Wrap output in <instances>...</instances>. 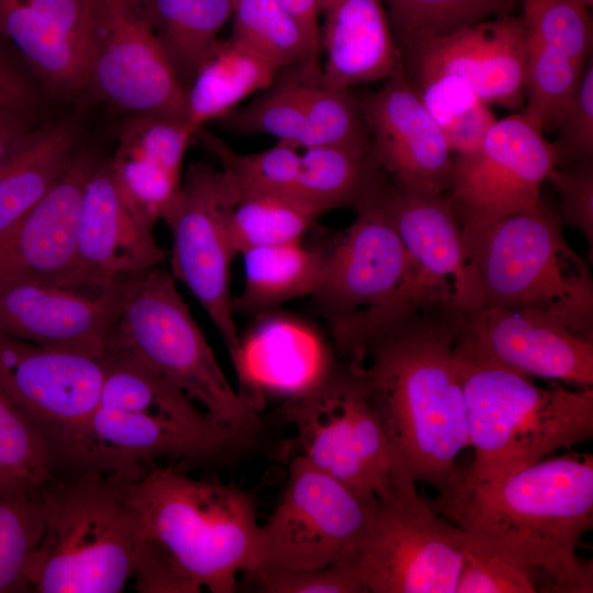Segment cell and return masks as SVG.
Wrapping results in <instances>:
<instances>
[{"instance_id": "26", "label": "cell", "mask_w": 593, "mask_h": 593, "mask_svg": "<svg viewBox=\"0 0 593 593\" xmlns=\"http://www.w3.org/2000/svg\"><path fill=\"white\" fill-rule=\"evenodd\" d=\"M321 81L350 89L404 71L382 0H321Z\"/></svg>"}, {"instance_id": "48", "label": "cell", "mask_w": 593, "mask_h": 593, "mask_svg": "<svg viewBox=\"0 0 593 593\" xmlns=\"http://www.w3.org/2000/svg\"><path fill=\"white\" fill-rule=\"evenodd\" d=\"M36 123L35 113L0 108V165Z\"/></svg>"}, {"instance_id": "20", "label": "cell", "mask_w": 593, "mask_h": 593, "mask_svg": "<svg viewBox=\"0 0 593 593\" xmlns=\"http://www.w3.org/2000/svg\"><path fill=\"white\" fill-rule=\"evenodd\" d=\"M100 160L79 149L54 187L0 235V289L19 283L68 288L82 195Z\"/></svg>"}, {"instance_id": "27", "label": "cell", "mask_w": 593, "mask_h": 593, "mask_svg": "<svg viewBox=\"0 0 593 593\" xmlns=\"http://www.w3.org/2000/svg\"><path fill=\"white\" fill-rule=\"evenodd\" d=\"M79 134L71 118L36 123L0 165V235L63 176L79 150Z\"/></svg>"}, {"instance_id": "12", "label": "cell", "mask_w": 593, "mask_h": 593, "mask_svg": "<svg viewBox=\"0 0 593 593\" xmlns=\"http://www.w3.org/2000/svg\"><path fill=\"white\" fill-rule=\"evenodd\" d=\"M238 201L235 186L222 169L194 161L188 166L180 193L163 217L172 236L171 275L192 292L210 316L236 372L240 339L230 293V266L237 254L228 220Z\"/></svg>"}, {"instance_id": "22", "label": "cell", "mask_w": 593, "mask_h": 593, "mask_svg": "<svg viewBox=\"0 0 593 593\" xmlns=\"http://www.w3.org/2000/svg\"><path fill=\"white\" fill-rule=\"evenodd\" d=\"M381 199L415 271L429 284L449 293L455 309H481V286L449 197L406 189L388 178Z\"/></svg>"}, {"instance_id": "31", "label": "cell", "mask_w": 593, "mask_h": 593, "mask_svg": "<svg viewBox=\"0 0 593 593\" xmlns=\"http://www.w3.org/2000/svg\"><path fill=\"white\" fill-rule=\"evenodd\" d=\"M149 23L184 90L217 43L235 0H142Z\"/></svg>"}, {"instance_id": "50", "label": "cell", "mask_w": 593, "mask_h": 593, "mask_svg": "<svg viewBox=\"0 0 593 593\" xmlns=\"http://www.w3.org/2000/svg\"><path fill=\"white\" fill-rule=\"evenodd\" d=\"M582 1L584 4H586L588 7L591 5L593 3V0H580Z\"/></svg>"}, {"instance_id": "44", "label": "cell", "mask_w": 593, "mask_h": 593, "mask_svg": "<svg viewBox=\"0 0 593 593\" xmlns=\"http://www.w3.org/2000/svg\"><path fill=\"white\" fill-rule=\"evenodd\" d=\"M528 573L466 540L456 593H535Z\"/></svg>"}, {"instance_id": "49", "label": "cell", "mask_w": 593, "mask_h": 593, "mask_svg": "<svg viewBox=\"0 0 593 593\" xmlns=\"http://www.w3.org/2000/svg\"><path fill=\"white\" fill-rule=\"evenodd\" d=\"M302 27L313 52L321 57L318 16L321 0H280Z\"/></svg>"}, {"instance_id": "7", "label": "cell", "mask_w": 593, "mask_h": 593, "mask_svg": "<svg viewBox=\"0 0 593 593\" xmlns=\"http://www.w3.org/2000/svg\"><path fill=\"white\" fill-rule=\"evenodd\" d=\"M483 306L534 311L593 338V280L558 213H515L462 230Z\"/></svg>"}, {"instance_id": "2", "label": "cell", "mask_w": 593, "mask_h": 593, "mask_svg": "<svg viewBox=\"0 0 593 593\" xmlns=\"http://www.w3.org/2000/svg\"><path fill=\"white\" fill-rule=\"evenodd\" d=\"M429 503L469 544L528 573L536 592H593V564L578 557L593 527L592 455L542 459L492 482L459 471Z\"/></svg>"}, {"instance_id": "28", "label": "cell", "mask_w": 593, "mask_h": 593, "mask_svg": "<svg viewBox=\"0 0 593 593\" xmlns=\"http://www.w3.org/2000/svg\"><path fill=\"white\" fill-rule=\"evenodd\" d=\"M279 70L244 44L219 40L186 91V124L193 133L221 120L248 96L266 89Z\"/></svg>"}, {"instance_id": "34", "label": "cell", "mask_w": 593, "mask_h": 593, "mask_svg": "<svg viewBox=\"0 0 593 593\" xmlns=\"http://www.w3.org/2000/svg\"><path fill=\"white\" fill-rule=\"evenodd\" d=\"M57 465L47 437L0 387V490L40 493Z\"/></svg>"}, {"instance_id": "11", "label": "cell", "mask_w": 593, "mask_h": 593, "mask_svg": "<svg viewBox=\"0 0 593 593\" xmlns=\"http://www.w3.org/2000/svg\"><path fill=\"white\" fill-rule=\"evenodd\" d=\"M283 415L295 427L298 455L359 493L377 496L396 470L380 418L349 366L333 367L289 399Z\"/></svg>"}, {"instance_id": "16", "label": "cell", "mask_w": 593, "mask_h": 593, "mask_svg": "<svg viewBox=\"0 0 593 593\" xmlns=\"http://www.w3.org/2000/svg\"><path fill=\"white\" fill-rule=\"evenodd\" d=\"M381 188L355 210L356 219L346 230L320 247L322 270L312 296L331 321L385 304L409 272L411 258L382 202Z\"/></svg>"}, {"instance_id": "10", "label": "cell", "mask_w": 593, "mask_h": 593, "mask_svg": "<svg viewBox=\"0 0 593 593\" xmlns=\"http://www.w3.org/2000/svg\"><path fill=\"white\" fill-rule=\"evenodd\" d=\"M288 469L279 502L260 525L255 569L353 563L370 526L377 496L353 490L301 455Z\"/></svg>"}, {"instance_id": "15", "label": "cell", "mask_w": 593, "mask_h": 593, "mask_svg": "<svg viewBox=\"0 0 593 593\" xmlns=\"http://www.w3.org/2000/svg\"><path fill=\"white\" fill-rule=\"evenodd\" d=\"M102 380L101 359L0 333V387L44 433L57 459L94 411Z\"/></svg>"}, {"instance_id": "17", "label": "cell", "mask_w": 593, "mask_h": 593, "mask_svg": "<svg viewBox=\"0 0 593 593\" xmlns=\"http://www.w3.org/2000/svg\"><path fill=\"white\" fill-rule=\"evenodd\" d=\"M154 227L125 199L109 161L100 160L85 187L68 288L100 291L159 266L166 251Z\"/></svg>"}, {"instance_id": "14", "label": "cell", "mask_w": 593, "mask_h": 593, "mask_svg": "<svg viewBox=\"0 0 593 593\" xmlns=\"http://www.w3.org/2000/svg\"><path fill=\"white\" fill-rule=\"evenodd\" d=\"M452 157L449 199L462 230L542 209L540 186L559 160L523 113L496 120L479 148Z\"/></svg>"}, {"instance_id": "37", "label": "cell", "mask_w": 593, "mask_h": 593, "mask_svg": "<svg viewBox=\"0 0 593 593\" xmlns=\"http://www.w3.org/2000/svg\"><path fill=\"white\" fill-rule=\"evenodd\" d=\"M321 214L291 193H266L239 199L228 230L235 253L301 240Z\"/></svg>"}, {"instance_id": "6", "label": "cell", "mask_w": 593, "mask_h": 593, "mask_svg": "<svg viewBox=\"0 0 593 593\" xmlns=\"http://www.w3.org/2000/svg\"><path fill=\"white\" fill-rule=\"evenodd\" d=\"M130 477L72 469L40 491L44 532L26 564L29 592H122L141 540Z\"/></svg>"}, {"instance_id": "29", "label": "cell", "mask_w": 593, "mask_h": 593, "mask_svg": "<svg viewBox=\"0 0 593 593\" xmlns=\"http://www.w3.org/2000/svg\"><path fill=\"white\" fill-rule=\"evenodd\" d=\"M387 178L372 142L365 146L311 147L301 154L293 195L321 215L345 206L356 210Z\"/></svg>"}, {"instance_id": "38", "label": "cell", "mask_w": 593, "mask_h": 593, "mask_svg": "<svg viewBox=\"0 0 593 593\" xmlns=\"http://www.w3.org/2000/svg\"><path fill=\"white\" fill-rule=\"evenodd\" d=\"M193 138L220 160L221 169L235 186L239 199L266 193L293 194L301 157L296 148L277 143L262 152L239 154L205 125L193 132Z\"/></svg>"}, {"instance_id": "42", "label": "cell", "mask_w": 593, "mask_h": 593, "mask_svg": "<svg viewBox=\"0 0 593 593\" xmlns=\"http://www.w3.org/2000/svg\"><path fill=\"white\" fill-rule=\"evenodd\" d=\"M529 40L572 59L586 63L593 45L592 20L580 0H518Z\"/></svg>"}, {"instance_id": "23", "label": "cell", "mask_w": 593, "mask_h": 593, "mask_svg": "<svg viewBox=\"0 0 593 593\" xmlns=\"http://www.w3.org/2000/svg\"><path fill=\"white\" fill-rule=\"evenodd\" d=\"M465 328L489 356L528 377L593 384V338L534 311L484 306L463 312Z\"/></svg>"}, {"instance_id": "1", "label": "cell", "mask_w": 593, "mask_h": 593, "mask_svg": "<svg viewBox=\"0 0 593 593\" xmlns=\"http://www.w3.org/2000/svg\"><path fill=\"white\" fill-rule=\"evenodd\" d=\"M461 311L414 310L365 333L348 366L383 426L396 470L444 490L469 447L467 410L455 361Z\"/></svg>"}, {"instance_id": "33", "label": "cell", "mask_w": 593, "mask_h": 593, "mask_svg": "<svg viewBox=\"0 0 593 593\" xmlns=\"http://www.w3.org/2000/svg\"><path fill=\"white\" fill-rule=\"evenodd\" d=\"M405 77L441 131L452 155L479 148L496 119L489 104L471 87L444 72H418Z\"/></svg>"}, {"instance_id": "35", "label": "cell", "mask_w": 593, "mask_h": 593, "mask_svg": "<svg viewBox=\"0 0 593 593\" xmlns=\"http://www.w3.org/2000/svg\"><path fill=\"white\" fill-rule=\"evenodd\" d=\"M401 51L510 14L518 0H382Z\"/></svg>"}, {"instance_id": "19", "label": "cell", "mask_w": 593, "mask_h": 593, "mask_svg": "<svg viewBox=\"0 0 593 593\" xmlns=\"http://www.w3.org/2000/svg\"><path fill=\"white\" fill-rule=\"evenodd\" d=\"M527 48L523 21L510 13L425 41L401 56L405 75L449 74L486 104L522 110Z\"/></svg>"}, {"instance_id": "30", "label": "cell", "mask_w": 593, "mask_h": 593, "mask_svg": "<svg viewBox=\"0 0 593 593\" xmlns=\"http://www.w3.org/2000/svg\"><path fill=\"white\" fill-rule=\"evenodd\" d=\"M244 287L233 300L234 312L261 314L295 298L313 295L322 270L320 247L295 240L255 247L240 254Z\"/></svg>"}, {"instance_id": "36", "label": "cell", "mask_w": 593, "mask_h": 593, "mask_svg": "<svg viewBox=\"0 0 593 593\" xmlns=\"http://www.w3.org/2000/svg\"><path fill=\"white\" fill-rule=\"evenodd\" d=\"M312 79L320 78L310 77L300 65L281 68L258 97L221 121L231 131L269 134L278 143L296 148L303 130L306 86Z\"/></svg>"}, {"instance_id": "5", "label": "cell", "mask_w": 593, "mask_h": 593, "mask_svg": "<svg viewBox=\"0 0 593 593\" xmlns=\"http://www.w3.org/2000/svg\"><path fill=\"white\" fill-rule=\"evenodd\" d=\"M455 361L467 410L470 482H492L593 437V389L541 388L483 351L460 313Z\"/></svg>"}, {"instance_id": "47", "label": "cell", "mask_w": 593, "mask_h": 593, "mask_svg": "<svg viewBox=\"0 0 593 593\" xmlns=\"http://www.w3.org/2000/svg\"><path fill=\"white\" fill-rule=\"evenodd\" d=\"M40 87L16 51L0 35V108L36 113Z\"/></svg>"}, {"instance_id": "43", "label": "cell", "mask_w": 593, "mask_h": 593, "mask_svg": "<svg viewBox=\"0 0 593 593\" xmlns=\"http://www.w3.org/2000/svg\"><path fill=\"white\" fill-rule=\"evenodd\" d=\"M254 588L262 593H366L351 563L315 569L264 568L246 572Z\"/></svg>"}, {"instance_id": "13", "label": "cell", "mask_w": 593, "mask_h": 593, "mask_svg": "<svg viewBox=\"0 0 593 593\" xmlns=\"http://www.w3.org/2000/svg\"><path fill=\"white\" fill-rule=\"evenodd\" d=\"M86 92L128 115L186 121V90L142 0H91Z\"/></svg>"}, {"instance_id": "40", "label": "cell", "mask_w": 593, "mask_h": 593, "mask_svg": "<svg viewBox=\"0 0 593 593\" xmlns=\"http://www.w3.org/2000/svg\"><path fill=\"white\" fill-rule=\"evenodd\" d=\"M357 96L320 79L307 82L304 122L296 148L370 145Z\"/></svg>"}, {"instance_id": "18", "label": "cell", "mask_w": 593, "mask_h": 593, "mask_svg": "<svg viewBox=\"0 0 593 593\" xmlns=\"http://www.w3.org/2000/svg\"><path fill=\"white\" fill-rule=\"evenodd\" d=\"M357 100L389 179L406 189L444 194L451 183L452 153L404 71Z\"/></svg>"}, {"instance_id": "4", "label": "cell", "mask_w": 593, "mask_h": 593, "mask_svg": "<svg viewBox=\"0 0 593 593\" xmlns=\"http://www.w3.org/2000/svg\"><path fill=\"white\" fill-rule=\"evenodd\" d=\"M98 404L58 456L59 465L141 474L159 459L228 457L256 437L215 422L180 389L130 355L107 349Z\"/></svg>"}, {"instance_id": "41", "label": "cell", "mask_w": 593, "mask_h": 593, "mask_svg": "<svg viewBox=\"0 0 593 593\" xmlns=\"http://www.w3.org/2000/svg\"><path fill=\"white\" fill-rule=\"evenodd\" d=\"M43 532L40 493L0 490V593L29 592L26 564Z\"/></svg>"}, {"instance_id": "9", "label": "cell", "mask_w": 593, "mask_h": 593, "mask_svg": "<svg viewBox=\"0 0 593 593\" xmlns=\"http://www.w3.org/2000/svg\"><path fill=\"white\" fill-rule=\"evenodd\" d=\"M465 535L395 470L353 566L371 593H456Z\"/></svg>"}, {"instance_id": "24", "label": "cell", "mask_w": 593, "mask_h": 593, "mask_svg": "<svg viewBox=\"0 0 593 593\" xmlns=\"http://www.w3.org/2000/svg\"><path fill=\"white\" fill-rule=\"evenodd\" d=\"M90 18L91 0H0V35L61 98L86 92Z\"/></svg>"}, {"instance_id": "25", "label": "cell", "mask_w": 593, "mask_h": 593, "mask_svg": "<svg viewBox=\"0 0 593 593\" xmlns=\"http://www.w3.org/2000/svg\"><path fill=\"white\" fill-rule=\"evenodd\" d=\"M193 133L184 120L128 115L108 160L130 204L150 223L163 220L182 186V163Z\"/></svg>"}, {"instance_id": "45", "label": "cell", "mask_w": 593, "mask_h": 593, "mask_svg": "<svg viewBox=\"0 0 593 593\" xmlns=\"http://www.w3.org/2000/svg\"><path fill=\"white\" fill-rule=\"evenodd\" d=\"M553 145L558 152L557 166L593 159V63L585 64L581 83L573 99L558 120Z\"/></svg>"}, {"instance_id": "21", "label": "cell", "mask_w": 593, "mask_h": 593, "mask_svg": "<svg viewBox=\"0 0 593 593\" xmlns=\"http://www.w3.org/2000/svg\"><path fill=\"white\" fill-rule=\"evenodd\" d=\"M126 282L93 294L38 283L5 287L0 289V333L48 349L101 359Z\"/></svg>"}, {"instance_id": "8", "label": "cell", "mask_w": 593, "mask_h": 593, "mask_svg": "<svg viewBox=\"0 0 593 593\" xmlns=\"http://www.w3.org/2000/svg\"><path fill=\"white\" fill-rule=\"evenodd\" d=\"M107 349L141 361L215 422L253 437L259 433L257 411L228 382L175 277L160 266L127 280Z\"/></svg>"}, {"instance_id": "39", "label": "cell", "mask_w": 593, "mask_h": 593, "mask_svg": "<svg viewBox=\"0 0 593 593\" xmlns=\"http://www.w3.org/2000/svg\"><path fill=\"white\" fill-rule=\"evenodd\" d=\"M527 46L522 113L540 131L549 132L555 130L577 93L586 63L561 55L528 37Z\"/></svg>"}, {"instance_id": "3", "label": "cell", "mask_w": 593, "mask_h": 593, "mask_svg": "<svg viewBox=\"0 0 593 593\" xmlns=\"http://www.w3.org/2000/svg\"><path fill=\"white\" fill-rule=\"evenodd\" d=\"M141 521L133 577L143 593H232L257 566L260 524L250 492L152 467L127 481Z\"/></svg>"}, {"instance_id": "46", "label": "cell", "mask_w": 593, "mask_h": 593, "mask_svg": "<svg viewBox=\"0 0 593 593\" xmlns=\"http://www.w3.org/2000/svg\"><path fill=\"white\" fill-rule=\"evenodd\" d=\"M560 199V219L593 245V159L556 166L548 178Z\"/></svg>"}, {"instance_id": "32", "label": "cell", "mask_w": 593, "mask_h": 593, "mask_svg": "<svg viewBox=\"0 0 593 593\" xmlns=\"http://www.w3.org/2000/svg\"><path fill=\"white\" fill-rule=\"evenodd\" d=\"M231 38L281 69L302 66L321 78L320 57L302 27L280 0H235Z\"/></svg>"}]
</instances>
